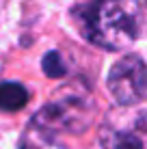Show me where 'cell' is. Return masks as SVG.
<instances>
[{
    "label": "cell",
    "instance_id": "1",
    "mask_svg": "<svg viewBox=\"0 0 147 149\" xmlns=\"http://www.w3.org/2000/svg\"><path fill=\"white\" fill-rule=\"evenodd\" d=\"M76 26L89 43L119 52L139 39L143 11L136 0H87L74 7Z\"/></svg>",
    "mask_w": 147,
    "mask_h": 149
},
{
    "label": "cell",
    "instance_id": "2",
    "mask_svg": "<svg viewBox=\"0 0 147 149\" xmlns=\"http://www.w3.org/2000/svg\"><path fill=\"white\" fill-rule=\"evenodd\" d=\"M93 93L82 80H72L59 86L48 102L35 112L33 125L48 132H67V134H84L95 121Z\"/></svg>",
    "mask_w": 147,
    "mask_h": 149
},
{
    "label": "cell",
    "instance_id": "3",
    "mask_svg": "<svg viewBox=\"0 0 147 149\" xmlns=\"http://www.w3.org/2000/svg\"><path fill=\"white\" fill-rule=\"evenodd\" d=\"M102 149H147V112L134 106L113 108L100 125Z\"/></svg>",
    "mask_w": 147,
    "mask_h": 149
},
{
    "label": "cell",
    "instance_id": "4",
    "mask_svg": "<svg viewBox=\"0 0 147 149\" xmlns=\"http://www.w3.org/2000/svg\"><path fill=\"white\" fill-rule=\"evenodd\" d=\"M108 93L119 106H136L147 95V67L136 54H125L110 67L106 78Z\"/></svg>",
    "mask_w": 147,
    "mask_h": 149
},
{
    "label": "cell",
    "instance_id": "5",
    "mask_svg": "<svg viewBox=\"0 0 147 149\" xmlns=\"http://www.w3.org/2000/svg\"><path fill=\"white\" fill-rule=\"evenodd\" d=\"M30 100V91L22 82H0V110H22Z\"/></svg>",
    "mask_w": 147,
    "mask_h": 149
},
{
    "label": "cell",
    "instance_id": "6",
    "mask_svg": "<svg viewBox=\"0 0 147 149\" xmlns=\"http://www.w3.org/2000/svg\"><path fill=\"white\" fill-rule=\"evenodd\" d=\"M20 149H67V147L56 138L54 132L41 130L30 123V127H26V132L20 138Z\"/></svg>",
    "mask_w": 147,
    "mask_h": 149
},
{
    "label": "cell",
    "instance_id": "7",
    "mask_svg": "<svg viewBox=\"0 0 147 149\" xmlns=\"http://www.w3.org/2000/svg\"><path fill=\"white\" fill-rule=\"evenodd\" d=\"M43 74L50 76V78H61V76H65V63H63V56H61L59 52H50L43 56Z\"/></svg>",
    "mask_w": 147,
    "mask_h": 149
}]
</instances>
